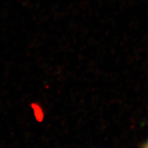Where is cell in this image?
Masks as SVG:
<instances>
[{"label": "cell", "mask_w": 148, "mask_h": 148, "mask_svg": "<svg viewBox=\"0 0 148 148\" xmlns=\"http://www.w3.org/2000/svg\"><path fill=\"white\" fill-rule=\"evenodd\" d=\"M144 148H148V141L145 144V145L144 146Z\"/></svg>", "instance_id": "1"}]
</instances>
